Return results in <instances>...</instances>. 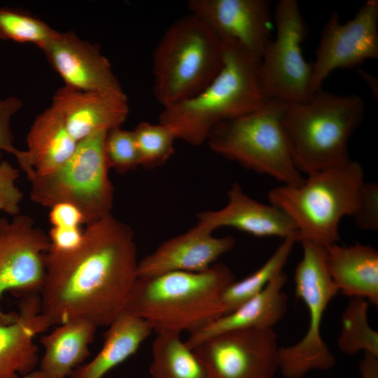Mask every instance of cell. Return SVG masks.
Returning a JSON list of instances; mask_svg holds the SVG:
<instances>
[{
	"label": "cell",
	"instance_id": "cell-21",
	"mask_svg": "<svg viewBox=\"0 0 378 378\" xmlns=\"http://www.w3.org/2000/svg\"><path fill=\"white\" fill-rule=\"evenodd\" d=\"M324 262L338 293L378 304V252L370 245L324 248Z\"/></svg>",
	"mask_w": 378,
	"mask_h": 378
},
{
	"label": "cell",
	"instance_id": "cell-33",
	"mask_svg": "<svg viewBox=\"0 0 378 378\" xmlns=\"http://www.w3.org/2000/svg\"><path fill=\"white\" fill-rule=\"evenodd\" d=\"M353 218L357 226L363 230L378 229V186L374 183L363 185L360 201Z\"/></svg>",
	"mask_w": 378,
	"mask_h": 378
},
{
	"label": "cell",
	"instance_id": "cell-22",
	"mask_svg": "<svg viewBox=\"0 0 378 378\" xmlns=\"http://www.w3.org/2000/svg\"><path fill=\"white\" fill-rule=\"evenodd\" d=\"M27 149L20 167L28 179L51 173L71 156L77 141L69 133L60 114L52 106L38 114L27 135Z\"/></svg>",
	"mask_w": 378,
	"mask_h": 378
},
{
	"label": "cell",
	"instance_id": "cell-2",
	"mask_svg": "<svg viewBox=\"0 0 378 378\" xmlns=\"http://www.w3.org/2000/svg\"><path fill=\"white\" fill-rule=\"evenodd\" d=\"M221 43L224 62L218 75L200 93L163 108L159 115V122L176 139L192 146L206 142L217 124L254 112L270 100L260 85V62L237 43Z\"/></svg>",
	"mask_w": 378,
	"mask_h": 378
},
{
	"label": "cell",
	"instance_id": "cell-20",
	"mask_svg": "<svg viewBox=\"0 0 378 378\" xmlns=\"http://www.w3.org/2000/svg\"><path fill=\"white\" fill-rule=\"evenodd\" d=\"M287 279L281 272L262 291L234 311L190 334L186 344L193 349L213 336L233 330L273 328L287 311L288 298L283 290Z\"/></svg>",
	"mask_w": 378,
	"mask_h": 378
},
{
	"label": "cell",
	"instance_id": "cell-16",
	"mask_svg": "<svg viewBox=\"0 0 378 378\" xmlns=\"http://www.w3.org/2000/svg\"><path fill=\"white\" fill-rule=\"evenodd\" d=\"M51 106L60 114L77 142L96 133L121 127L129 114L124 92L82 91L59 88Z\"/></svg>",
	"mask_w": 378,
	"mask_h": 378
},
{
	"label": "cell",
	"instance_id": "cell-35",
	"mask_svg": "<svg viewBox=\"0 0 378 378\" xmlns=\"http://www.w3.org/2000/svg\"><path fill=\"white\" fill-rule=\"evenodd\" d=\"M50 209L49 220L52 227H80L84 224L82 214L71 204L59 203Z\"/></svg>",
	"mask_w": 378,
	"mask_h": 378
},
{
	"label": "cell",
	"instance_id": "cell-7",
	"mask_svg": "<svg viewBox=\"0 0 378 378\" xmlns=\"http://www.w3.org/2000/svg\"><path fill=\"white\" fill-rule=\"evenodd\" d=\"M283 105L270 99L254 112L217 124L206 140L210 149L284 185H301L304 178L293 161L281 122Z\"/></svg>",
	"mask_w": 378,
	"mask_h": 378
},
{
	"label": "cell",
	"instance_id": "cell-10",
	"mask_svg": "<svg viewBox=\"0 0 378 378\" xmlns=\"http://www.w3.org/2000/svg\"><path fill=\"white\" fill-rule=\"evenodd\" d=\"M276 36L266 46L258 74L260 85L270 99L302 102L312 95V64L307 63L301 43L308 33L296 0H281L276 6Z\"/></svg>",
	"mask_w": 378,
	"mask_h": 378
},
{
	"label": "cell",
	"instance_id": "cell-13",
	"mask_svg": "<svg viewBox=\"0 0 378 378\" xmlns=\"http://www.w3.org/2000/svg\"><path fill=\"white\" fill-rule=\"evenodd\" d=\"M377 25V0L365 2L354 17L343 24L337 12L331 14L323 28L312 64V94L336 69L352 68L378 57Z\"/></svg>",
	"mask_w": 378,
	"mask_h": 378
},
{
	"label": "cell",
	"instance_id": "cell-32",
	"mask_svg": "<svg viewBox=\"0 0 378 378\" xmlns=\"http://www.w3.org/2000/svg\"><path fill=\"white\" fill-rule=\"evenodd\" d=\"M22 106V102L18 97H9L0 99V162L2 152L14 155L18 163L24 158V150L17 149L14 145V136L10 128V120Z\"/></svg>",
	"mask_w": 378,
	"mask_h": 378
},
{
	"label": "cell",
	"instance_id": "cell-18",
	"mask_svg": "<svg viewBox=\"0 0 378 378\" xmlns=\"http://www.w3.org/2000/svg\"><path fill=\"white\" fill-rule=\"evenodd\" d=\"M227 195V202L222 209L197 214L196 225L211 232L230 227L255 237L286 239L298 234L295 225L284 211L252 199L238 183H232Z\"/></svg>",
	"mask_w": 378,
	"mask_h": 378
},
{
	"label": "cell",
	"instance_id": "cell-5",
	"mask_svg": "<svg viewBox=\"0 0 378 378\" xmlns=\"http://www.w3.org/2000/svg\"><path fill=\"white\" fill-rule=\"evenodd\" d=\"M364 183L361 165L351 160L308 174L300 186L275 187L267 197L294 223L298 241L326 248L340 241V222L355 214Z\"/></svg>",
	"mask_w": 378,
	"mask_h": 378
},
{
	"label": "cell",
	"instance_id": "cell-29",
	"mask_svg": "<svg viewBox=\"0 0 378 378\" xmlns=\"http://www.w3.org/2000/svg\"><path fill=\"white\" fill-rule=\"evenodd\" d=\"M139 156V166L150 169L165 163L174 154L172 130L163 124L141 122L132 130Z\"/></svg>",
	"mask_w": 378,
	"mask_h": 378
},
{
	"label": "cell",
	"instance_id": "cell-1",
	"mask_svg": "<svg viewBox=\"0 0 378 378\" xmlns=\"http://www.w3.org/2000/svg\"><path fill=\"white\" fill-rule=\"evenodd\" d=\"M132 229L111 214L87 225L80 246L48 251L41 313L51 326L83 319L108 326L124 310L138 279Z\"/></svg>",
	"mask_w": 378,
	"mask_h": 378
},
{
	"label": "cell",
	"instance_id": "cell-14",
	"mask_svg": "<svg viewBox=\"0 0 378 378\" xmlns=\"http://www.w3.org/2000/svg\"><path fill=\"white\" fill-rule=\"evenodd\" d=\"M187 6L220 43H237L260 62L271 41L270 1L190 0Z\"/></svg>",
	"mask_w": 378,
	"mask_h": 378
},
{
	"label": "cell",
	"instance_id": "cell-28",
	"mask_svg": "<svg viewBox=\"0 0 378 378\" xmlns=\"http://www.w3.org/2000/svg\"><path fill=\"white\" fill-rule=\"evenodd\" d=\"M58 31L26 11L0 8V39L33 43L39 48L51 40Z\"/></svg>",
	"mask_w": 378,
	"mask_h": 378
},
{
	"label": "cell",
	"instance_id": "cell-31",
	"mask_svg": "<svg viewBox=\"0 0 378 378\" xmlns=\"http://www.w3.org/2000/svg\"><path fill=\"white\" fill-rule=\"evenodd\" d=\"M20 171L6 160L0 162V211L13 216L20 214L23 193L16 185Z\"/></svg>",
	"mask_w": 378,
	"mask_h": 378
},
{
	"label": "cell",
	"instance_id": "cell-30",
	"mask_svg": "<svg viewBox=\"0 0 378 378\" xmlns=\"http://www.w3.org/2000/svg\"><path fill=\"white\" fill-rule=\"evenodd\" d=\"M104 152L109 169L124 174L139 166V156L133 131L114 127L107 131Z\"/></svg>",
	"mask_w": 378,
	"mask_h": 378
},
{
	"label": "cell",
	"instance_id": "cell-9",
	"mask_svg": "<svg viewBox=\"0 0 378 378\" xmlns=\"http://www.w3.org/2000/svg\"><path fill=\"white\" fill-rule=\"evenodd\" d=\"M303 253L295 272L296 295L309 312V326L304 337L293 345L280 347L279 370L286 378H301L312 370H327L336 363L335 357L321 335L325 312L338 293L327 272L324 248L301 241Z\"/></svg>",
	"mask_w": 378,
	"mask_h": 378
},
{
	"label": "cell",
	"instance_id": "cell-15",
	"mask_svg": "<svg viewBox=\"0 0 378 378\" xmlns=\"http://www.w3.org/2000/svg\"><path fill=\"white\" fill-rule=\"evenodd\" d=\"M40 49L65 86L82 91L123 92L99 46L73 31H58Z\"/></svg>",
	"mask_w": 378,
	"mask_h": 378
},
{
	"label": "cell",
	"instance_id": "cell-6",
	"mask_svg": "<svg viewBox=\"0 0 378 378\" xmlns=\"http://www.w3.org/2000/svg\"><path fill=\"white\" fill-rule=\"evenodd\" d=\"M220 41L195 15L174 21L153 53V92L163 108L203 90L223 66Z\"/></svg>",
	"mask_w": 378,
	"mask_h": 378
},
{
	"label": "cell",
	"instance_id": "cell-37",
	"mask_svg": "<svg viewBox=\"0 0 378 378\" xmlns=\"http://www.w3.org/2000/svg\"><path fill=\"white\" fill-rule=\"evenodd\" d=\"M22 378H58V377L50 376L40 369L38 370L34 369V370L29 372V373L22 377Z\"/></svg>",
	"mask_w": 378,
	"mask_h": 378
},
{
	"label": "cell",
	"instance_id": "cell-11",
	"mask_svg": "<svg viewBox=\"0 0 378 378\" xmlns=\"http://www.w3.org/2000/svg\"><path fill=\"white\" fill-rule=\"evenodd\" d=\"M50 246L48 234L35 225L31 216L19 214L11 220L0 218V301L6 291L20 298L40 295ZM18 317V312H4L0 306L3 323H13Z\"/></svg>",
	"mask_w": 378,
	"mask_h": 378
},
{
	"label": "cell",
	"instance_id": "cell-25",
	"mask_svg": "<svg viewBox=\"0 0 378 378\" xmlns=\"http://www.w3.org/2000/svg\"><path fill=\"white\" fill-rule=\"evenodd\" d=\"M152 344L151 378H209L193 349L174 331L156 332Z\"/></svg>",
	"mask_w": 378,
	"mask_h": 378
},
{
	"label": "cell",
	"instance_id": "cell-24",
	"mask_svg": "<svg viewBox=\"0 0 378 378\" xmlns=\"http://www.w3.org/2000/svg\"><path fill=\"white\" fill-rule=\"evenodd\" d=\"M97 326L83 319H73L59 324L40 339L45 349L39 369L46 374L66 378L90 355Z\"/></svg>",
	"mask_w": 378,
	"mask_h": 378
},
{
	"label": "cell",
	"instance_id": "cell-8",
	"mask_svg": "<svg viewBox=\"0 0 378 378\" xmlns=\"http://www.w3.org/2000/svg\"><path fill=\"white\" fill-rule=\"evenodd\" d=\"M106 132L78 141L71 156L59 168L28 179L31 200L48 208L59 203L71 204L82 214L87 225L111 214L114 188L104 152Z\"/></svg>",
	"mask_w": 378,
	"mask_h": 378
},
{
	"label": "cell",
	"instance_id": "cell-27",
	"mask_svg": "<svg viewBox=\"0 0 378 378\" xmlns=\"http://www.w3.org/2000/svg\"><path fill=\"white\" fill-rule=\"evenodd\" d=\"M368 302L351 298L341 318V330L337 339L339 349L353 355L359 351L378 357V333L368 320Z\"/></svg>",
	"mask_w": 378,
	"mask_h": 378
},
{
	"label": "cell",
	"instance_id": "cell-19",
	"mask_svg": "<svg viewBox=\"0 0 378 378\" xmlns=\"http://www.w3.org/2000/svg\"><path fill=\"white\" fill-rule=\"evenodd\" d=\"M18 319L10 324L0 321V378H22L36 369L38 334L51 324L41 313L39 294L20 298Z\"/></svg>",
	"mask_w": 378,
	"mask_h": 378
},
{
	"label": "cell",
	"instance_id": "cell-23",
	"mask_svg": "<svg viewBox=\"0 0 378 378\" xmlns=\"http://www.w3.org/2000/svg\"><path fill=\"white\" fill-rule=\"evenodd\" d=\"M108 327L101 350L90 362L78 366L71 378H103L135 354L153 331L148 321L125 309Z\"/></svg>",
	"mask_w": 378,
	"mask_h": 378
},
{
	"label": "cell",
	"instance_id": "cell-3",
	"mask_svg": "<svg viewBox=\"0 0 378 378\" xmlns=\"http://www.w3.org/2000/svg\"><path fill=\"white\" fill-rule=\"evenodd\" d=\"M235 281L224 264L200 272H172L138 278L125 310L148 321L153 331L190 334L221 316L220 298Z\"/></svg>",
	"mask_w": 378,
	"mask_h": 378
},
{
	"label": "cell",
	"instance_id": "cell-26",
	"mask_svg": "<svg viewBox=\"0 0 378 378\" xmlns=\"http://www.w3.org/2000/svg\"><path fill=\"white\" fill-rule=\"evenodd\" d=\"M298 234L284 239L268 260L255 272L240 281H234L223 290L220 298L221 316L250 300L260 291L281 272L286 264Z\"/></svg>",
	"mask_w": 378,
	"mask_h": 378
},
{
	"label": "cell",
	"instance_id": "cell-34",
	"mask_svg": "<svg viewBox=\"0 0 378 378\" xmlns=\"http://www.w3.org/2000/svg\"><path fill=\"white\" fill-rule=\"evenodd\" d=\"M50 246L49 251L65 254L77 249L83 239L80 227H52L48 234Z\"/></svg>",
	"mask_w": 378,
	"mask_h": 378
},
{
	"label": "cell",
	"instance_id": "cell-36",
	"mask_svg": "<svg viewBox=\"0 0 378 378\" xmlns=\"http://www.w3.org/2000/svg\"><path fill=\"white\" fill-rule=\"evenodd\" d=\"M361 378H378V357L369 353H363L359 364Z\"/></svg>",
	"mask_w": 378,
	"mask_h": 378
},
{
	"label": "cell",
	"instance_id": "cell-12",
	"mask_svg": "<svg viewBox=\"0 0 378 378\" xmlns=\"http://www.w3.org/2000/svg\"><path fill=\"white\" fill-rule=\"evenodd\" d=\"M279 348L273 328H247L218 334L192 349L209 378H274Z\"/></svg>",
	"mask_w": 378,
	"mask_h": 378
},
{
	"label": "cell",
	"instance_id": "cell-17",
	"mask_svg": "<svg viewBox=\"0 0 378 378\" xmlns=\"http://www.w3.org/2000/svg\"><path fill=\"white\" fill-rule=\"evenodd\" d=\"M234 245L233 237H215L213 232L195 225L184 233L165 241L139 260L138 278L172 272L205 270Z\"/></svg>",
	"mask_w": 378,
	"mask_h": 378
},
{
	"label": "cell",
	"instance_id": "cell-4",
	"mask_svg": "<svg viewBox=\"0 0 378 378\" xmlns=\"http://www.w3.org/2000/svg\"><path fill=\"white\" fill-rule=\"evenodd\" d=\"M364 113L359 95L322 88L307 101L284 102L281 122L296 168L308 175L350 161L348 142Z\"/></svg>",
	"mask_w": 378,
	"mask_h": 378
}]
</instances>
